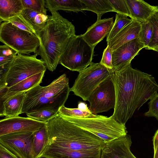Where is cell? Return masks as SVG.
<instances>
[{
  "mask_svg": "<svg viewBox=\"0 0 158 158\" xmlns=\"http://www.w3.org/2000/svg\"><path fill=\"white\" fill-rule=\"evenodd\" d=\"M115 93L112 116L125 125L137 109L158 94V85L151 75L133 68L131 64L111 74Z\"/></svg>",
  "mask_w": 158,
  "mask_h": 158,
  "instance_id": "obj_1",
  "label": "cell"
},
{
  "mask_svg": "<svg viewBox=\"0 0 158 158\" xmlns=\"http://www.w3.org/2000/svg\"><path fill=\"white\" fill-rule=\"evenodd\" d=\"M48 144L66 150L67 158H100L105 143L99 138L58 114L47 123Z\"/></svg>",
  "mask_w": 158,
  "mask_h": 158,
  "instance_id": "obj_2",
  "label": "cell"
},
{
  "mask_svg": "<svg viewBox=\"0 0 158 158\" xmlns=\"http://www.w3.org/2000/svg\"><path fill=\"white\" fill-rule=\"evenodd\" d=\"M52 14L44 28L36 35L40 45L36 53L41 57L46 68L55 70L66 47L76 35L72 23L62 17L58 11Z\"/></svg>",
  "mask_w": 158,
  "mask_h": 158,
  "instance_id": "obj_3",
  "label": "cell"
},
{
  "mask_svg": "<svg viewBox=\"0 0 158 158\" xmlns=\"http://www.w3.org/2000/svg\"><path fill=\"white\" fill-rule=\"evenodd\" d=\"M70 91L69 79L65 74L47 86L38 85L26 93L22 114L44 108H52L58 111L64 105Z\"/></svg>",
  "mask_w": 158,
  "mask_h": 158,
  "instance_id": "obj_4",
  "label": "cell"
},
{
  "mask_svg": "<svg viewBox=\"0 0 158 158\" xmlns=\"http://www.w3.org/2000/svg\"><path fill=\"white\" fill-rule=\"evenodd\" d=\"M60 117L96 136L105 143L127 134L125 125L118 122L112 115L108 117L97 115L85 118Z\"/></svg>",
  "mask_w": 158,
  "mask_h": 158,
  "instance_id": "obj_5",
  "label": "cell"
},
{
  "mask_svg": "<svg viewBox=\"0 0 158 158\" xmlns=\"http://www.w3.org/2000/svg\"><path fill=\"white\" fill-rule=\"evenodd\" d=\"M37 54H18L7 68L0 74V88H9L32 76L46 71L44 62Z\"/></svg>",
  "mask_w": 158,
  "mask_h": 158,
  "instance_id": "obj_6",
  "label": "cell"
},
{
  "mask_svg": "<svg viewBox=\"0 0 158 158\" xmlns=\"http://www.w3.org/2000/svg\"><path fill=\"white\" fill-rule=\"evenodd\" d=\"M94 49L82 35H76L69 41L61 56L59 63L73 71L79 72L91 63Z\"/></svg>",
  "mask_w": 158,
  "mask_h": 158,
  "instance_id": "obj_7",
  "label": "cell"
},
{
  "mask_svg": "<svg viewBox=\"0 0 158 158\" xmlns=\"http://www.w3.org/2000/svg\"><path fill=\"white\" fill-rule=\"evenodd\" d=\"M0 41L15 51L18 54L29 55L36 54L40 45L36 35L22 30L8 22L0 26Z\"/></svg>",
  "mask_w": 158,
  "mask_h": 158,
  "instance_id": "obj_8",
  "label": "cell"
},
{
  "mask_svg": "<svg viewBox=\"0 0 158 158\" xmlns=\"http://www.w3.org/2000/svg\"><path fill=\"white\" fill-rule=\"evenodd\" d=\"M79 72L70 91L84 101H87L94 90L112 74L110 70L100 63L93 62Z\"/></svg>",
  "mask_w": 158,
  "mask_h": 158,
  "instance_id": "obj_9",
  "label": "cell"
},
{
  "mask_svg": "<svg viewBox=\"0 0 158 158\" xmlns=\"http://www.w3.org/2000/svg\"><path fill=\"white\" fill-rule=\"evenodd\" d=\"M87 101L90 104L89 109L94 115L114 109L115 93L111 76L94 90Z\"/></svg>",
  "mask_w": 158,
  "mask_h": 158,
  "instance_id": "obj_10",
  "label": "cell"
},
{
  "mask_svg": "<svg viewBox=\"0 0 158 158\" xmlns=\"http://www.w3.org/2000/svg\"><path fill=\"white\" fill-rule=\"evenodd\" d=\"M33 133L19 132L0 136V144L19 158H36L33 147Z\"/></svg>",
  "mask_w": 158,
  "mask_h": 158,
  "instance_id": "obj_11",
  "label": "cell"
},
{
  "mask_svg": "<svg viewBox=\"0 0 158 158\" xmlns=\"http://www.w3.org/2000/svg\"><path fill=\"white\" fill-rule=\"evenodd\" d=\"M145 47L138 38L129 41L112 52V73L131 64V60Z\"/></svg>",
  "mask_w": 158,
  "mask_h": 158,
  "instance_id": "obj_12",
  "label": "cell"
},
{
  "mask_svg": "<svg viewBox=\"0 0 158 158\" xmlns=\"http://www.w3.org/2000/svg\"><path fill=\"white\" fill-rule=\"evenodd\" d=\"M46 123L28 117H5L0 121V136L16 132H34L44 127Z\"/></svg>",
  "mask_w": 158,
  "mask_h": 158,
  "instance_id": "obj_13",
  "label": "cell"
},
{
  "mask_svg": "<svg viewBox=\"0 0 158 158\" xmlns=\"http://www.w3.org/2000/svg\"><path fill=\"white\" fill-rule=\"evenodd\" d=\"M132 143L131 136L127 134L105 143L100 158H137L130 150Z\"/></svg>",
  "mask_w": 158,
  "mask_h": 158,
  "instance_id": "obj_14",
  "label": "cell"
},
{
  "mask_svg": "<svg viewBox=\"0 0 158 158\" xmlns=\"http://www.w3.org/2000/svg\"><path fill=\"white\" fill-rule=\"evenodd\" d=\"M114 23L113 17L97 20L81 35L85 40L94 48L110 33Z\"/></svg>",
  "mask_w": 158,
  "mask_h": 158,
  "instance_id": "obj_15",
  "label": "cell"
},
{
  "mask_svg": "<svg viewBox=\"0 0 158 158\" xmlns=\"http://www.w3.org/2000/svg\"><path fill=\"white\" fill-rule=\"evenodd\" d=\"M130 18L141 23L146 22L155 13H158V6L151 5L142 0H125Z\"/></svg>",
  "mask_w": 158,
  "mask_h": 158,
  "instance_id": "obj_16",
  "label": "cell"
},
{
  "mask_svg": "<svg viewBox=\"0 0 158 158\" xmlns=\"http://www.w3.org/2000/svg\"><path fill=\"white\" fill-rule=\"evenodd\" d=\"M45 71L32 76L8 88H0V102L6 98L17 94L26 92L31 89L40 85Z\"/></svg>",
  "mask_w": 158,
  "mask_h": 158,
  "instance_id": "obj_17",
  "label": "cell"
},
{
  "mask_svg": "<svg viewBox=\"0 0 158 158\" xmlns=\"http://www.w3.org/2000/svg\"><path fill=\"white\" fill-rule=\"evenodd\" d=\"M141 23L132 20L114 38L107 42L112 52L124 44L138 38Z\"/></svg>",
  "mask_w": 158,
  "mask_h": 158,
  "instance_id": "obj_18",
  "label": "cell"
},
{
  "mask_svg": "<svg viewBox=\"0 0 158 158\" xmlns=\"http://www.w3.org/2000/svg\"><path fill=\"white\" fill-rule=\"evenodd\" d=\"M26 93L17 94L0 102V116H5L6 118L12 117L22 114Z\"/></svg>",
  "mask_w": 158,
  "mask_h": 158,
  "instance_id": "obj_19",
  "label": "cell"
},
{
  "mask_svg": "<svg viewBox=\"0 0 158 158\" xmlns=\"http://www.w3.org/2000/svg\"><path fill=\"white\" fill-rule=\"evenodd\" d=\"M46 7L49 11L61 10L78 13L86 10L85 4L81 0H45Z\"/></svg>",
  "mask_w": 158,
  "mask_h": 158,
  "instance_id": "obj_20",
  "label": "cell"
},
{
  "mask_svg": "<svg viewBox=\"0 0 158 158\" xmlns=\"http://www.w3.org/2000/svg\"><path fill=\"white\" fill-rule=\"evenodd\" d=\"M23 9L21 0H0V22L20 14Z\"/></svg>",
  "mask_w": 158,
  "mask_h": 158,
  "instance_id": "obj_21",
  "label": "cell"
},
{
  "mask_svg": "<svg viewBox=\"0 0 158 158\" xmlns=\"http://www.w3.org/2000/svg\"><path fill=\"white\" fill-rule=\"evenodd\" d=\"M20 14L35 31L36 35L44 28L50 16L27 8L24 9Z\"/></svg>",
  "mask_w": 158,
  "mask_h": 158,
  "instance_id": "obj_22",
  "label": "cell"
},
{
  "mask_svg": "<svg viewBox=\"0 0 158 158\" xmlns=\"http://www.w3.org/2000/svg\"><path fill=\"white\" fill-rule=\"evenodd\" d=\"M47 123L44 127L33 133V147L36 158H40L48 143L49 135Z\"/></svg>",
  "mask_w": 158,
  "mask_h": 158,
  "instance_id": "obj_23",
  "label": "cell"
},
{
  "mask_svg": "<svg viewBox=\"0 0 158 158\" xmlns=\"http://www.w3.org/2000/svg\"><path fill=\"white\" fill-rule=\"evenodd\" d=\"M81 0L85 5L87 10L96 14L97 20L101 19L102 16L106 12H114L109 0Z\"/></svg>",
  "mask_w": 158,
  "mask_h": 158,
  "instance_id": "obj_24",
  "label": "cell"
},
{
  "mask_svg": "<svg viewBox=\"0 0 158 158\" xmlns=\"http://www.w3.org/2000/svg\"><path fill=\"white\" fill-rule=\"evenodd\" d=\"M132 20V19H129L127 16L117 13L112 28L106 36V42H108L112 39Z\"/></svg>",
  "mask_w": 158,
  "mask_h": 158,
  "instance_id": "obj_25",
  "label": "cell"
},
{
  "mask_svg": "<svg viewBox=\"0 0 158 158\" xmlns=\"http://www.w3.org/2000/svg\"><path fill=\"white\" fill-rule=\"evenodd\" d=\"M58 113V111L54 109L44 108L26 114L28 117L39 122L46 123L56 116Z\"/></svg>",
  "mask_w": 158,
  "mask_h": 158,
  "instance_id": "obj_26",
  "label": "cell"
},
{
  "mask_svg": "<svg viewBox=\"0 0 158 158\" xmlns=\"http://www.w3.org/2000/svg\"><path fill=\"white\" fill-rule=\"evenodd\" d=\"M58 114L60 116L80 118L94 117L96 115L93 114L89 110L84 111L78 108H70L62 106L58 111Z\"/></svg>",
  "mask_w": 158,
  "mask_h": 158,
  "instance_id": "obj_27",
  "label": "cell"
},
{
  "mask_svg": "<svg viewBox=\"0 0 158 158\" xmlns=\"http://www.w3.org/2000/svg\"><path fill=\"white\" fill-rule=\"evenodd\" d=\"M153 35V27L148 20L141 23V27L138 38L146 48L151 41Z\"/></svg>",
  "mask_w": 158,
  "mask_h": 158,
  "instance_id": "obj_28",
  "label": "cell"
},
{
  "mask_svg": "<svg viewBox=\"0 0 158 158\" xmlns=\"http://www.w3.org/2000/svg\"><path fill=\"white\" fill-rule=\"evenodd\" d=\"M149 20L153 27V35L151 41L145 49L158 52V13L154 14Z\"/></svg>",
  "mask_w": 158,
  "mask_h": 158,
  "instance_id": "obj_29",
  "label": "cell"
},
{
  "mask_svg": "<svg viewBox=\"0 0 158 158\" xmlns=\"http://www.w3.org/2000/svg\"><path fill=\"white\" fill-rule=\"evenodd\" d=\"M6 21L10 22L19 28L27 31L30 34L36 35L35 31L21 14L9 19Z\"/></svg>",
  "mask_w": 158,
  "mask_h": 158,
  "instance_id": "obj_30",
  "label": "cell"
},
{
  "mask_svg": "<svg viewBox=\"0 0 158 158\" xmlns=\"http://www.w3.org/2000/svg\"><path fill=\"white\" fill-rule=\"evenodd\" d=\"M24 9H29L33 10L47 14L44 0H21Z\"/></svg>",
  "mask_w": 158,
  "mask_h": 158,
  "instance_id": "obj_31",
  "label": "cell"
},
{
  "mask_svg": "<svg viewBox=\"0 0 158 158\" xmlns=\"http://www.w3.org/2000/svg\"><path fill=\"white\" fill-rule=\"evenodd\" d=\"M115 12L130 18L129 9L125 0H109Z\"/></svg>",
  "mask_w": 158,
  "mask_h": 158,
  "instance_id": "obj_32",
  "label": "cell"
},
{
  "mask_svg": "<svg viewBox=\"0 0 158 158\" xmlns=\"http://www.w3.org/2000/svg\"><path fill=\"white\" fill-rule=\"evenodd\" d=\"M148 104L149 110L144 113V115L155 117L158 121V94L151 99Z\"/></svg>",
  "mask_w": 158,
  "mask_h": 158,
  "instance_id": "obj_33",
  "label": "cell"
},
{
  "mask_svg": "<svg viewBox=\"0 0 158 158\" xmlns=\"http://www.w3.org/2000/svg\"><path fill=\"white\" fill-rule=\"evenodd\" d=\"M100 63L111 72L113 69L112 52L108 45H107V47L104 50L102 58Z\"/></svg>",
  "mask_w": 158,
  "mask_h": 158,
  "instance_id": "obj_34",
  "label": "cell"
},
{
  "mask_svg": "<svg viewBox=\"0 0 158 158\" xmlns=\"http://www.w3.org/2000/svg\"><path fill=\"white\" fill-rule=\"evenodd\" d=\"M17 54L9 56H0V73H2L8 67Z\"/></svg>",
  "mask_w": 158,
  "mask_h": 158,
  "instance_id": "obj_35",
  "label": "cell"
},
{
  "mask_svg": "<svg viewBox=\"0 0 158 158\" xmlns=\"http://www.w3.org/2000/svg\"><path fill=\"white\" fill-rule=\"evenodd\" d=\"M18 54L17 52L13 49L6 45L0 46V56H7Z\"/></svg>",
  "mask_w": 158,
  "mask_h": 158,
  "instance_id": "obj_36",
  "label": "cell"
},
{
  "mask_svg": "<svg viewBox=\"0 0 158 158\" xmlns=\"http://www.w3.org/2000/svg\"><path fill=\"white\" fill-rule=\"evenodd\" d=\"M0 158H19L6 148L0 144Z\"/></svg>",
  "mask_w": 158,
  "mask_h": 158,
  "instance_id": "obj_37",
  "label": "cell"
},
{
  "mask_svg": "<svg viewBox=\"0 0 158 158\" xmlns=\"http://www.w3.org/2000/svg\"><path fill=\"white\" fill-rule=\"evenodd\" d=\"M152 141L154 152L153 158H158V129L155 133Z\"/></svg>",
  "mask_w": 158,
  "mask_h": 158,
  "instance_id": "obj_38",
  "label": "cell"
},
{
  "mask_svg": "<svg viewBox=\"0 0 158 158\" xmlns=\"http://www.w3.org/2000/svg\"><path fill=\"white\" fill-rule=\"evenodd\" d=\"M78 108L84 111H87L89 110L87 105L85 103L81 102H78Z\"/></svg>",
  "mask_w": 158,
  "mask_h": 158,
  "instance_id": "obj_39",
  "label": "cell"
}]
</instances>
